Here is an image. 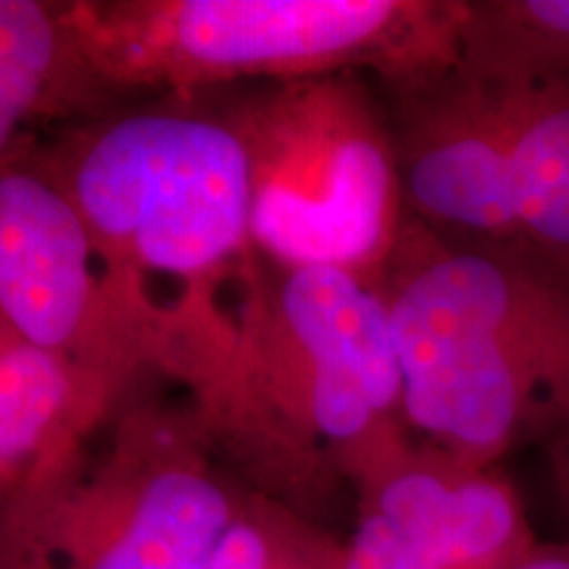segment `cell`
<instances>
[{
  "label": "cell",
  "mask_w": 569,
  "mask_h": 569,
  "mask_svg": "<svg viewBox=\"0 0 569 569\" xmlns=\"http://www.w3.org/2000/svg\"><path fill=\"white\" fill-rule=\"evenodd\" d=\"M359 517L340 569H515L538 536L515 482L409 446L356 482Z\"/></svg>",
  "instance_id": "cell-7"
},
{
  "label": "cell",
  "mask_w": 569,
  "mask_h": 569,
  "mask_svg": "<svg viewBox=\"0 0 569 569\" xmlns=\"http://www.w3.org/2000/svg\"><path fill=\"white\" fill-rule=\"evenodd\" d=\"M280 317L293 340L309 436L359 482L411 446L390 311L380 284L332 267L290 269Z\"/></svg>",
  "instance_id": "cell-6"
},
{
  "label": "cell",
  "mask_w": 569,
  "mask_h": 569,
  "mask_svg": "<svg viewBox=\"0 0 569 569\" xmlns=\"http://www.w3.org/2000/svg\"><path fill=\"white\" fill-rule=\"evenodd\" d=\"M240 134L253 243L288 272L332 267L380 284L407 203L393 132L367 92L340 74L293 82Z\"/></svg>",
  "instance_id": "cell-3"
},
{
  "label": "cell",
  "mask_w": 569,
  "mask_h": 569,
  "mask_svg": "<svg viewBox=\"0 0 569 569\" xmlns=\"http://www.w3.org/2000/svg\"><path fill=\"white\" fill-rule=\"evenodd\" d=\"M69 398L67 359L27 343L0 315V469L51 457Z\"/></svg>",
  "instance_id": "cell-12"
},
{
  "label": "cell",
  "mask_w": 569,
  "mask_h": 569,
  "mask_svg": "<svg viewBox=\"0 0 569 569\" xmlns=\"http://www.w3.org/2000/svg\"><path fill=\"white\" fill-rule=\"evenodd\" d=\"M17 488L19 482L0 478V569H24L17 525Z\"/></svg>",
  "instance_id": "cell-15"
},
{
  "label": "cell",
  "mask_w": 569,
  "mask_h": 569,
  "mask_svg": "<svg viewBox=\"0 0 569 569\" xmlns=\"http://www.w3.org/2000/svg\"><path fill=\"white\" fill-rule=\"evenodd\" d=\"M238 511L172 448L127 453L80 486L34 465L17 488L24 569H206Z\"/></svg>",
  "instance_id": "cell-5"
},
{
  "label": "cell",
  "mask_w": 569,
  "mask_h": 569,
  "mask_svg": "<svg viewBox=\"0 0 569 569\" xmlns=\"http://www.w3.org/2000/svg\"><path fill=\"white\" fill-rule=\"evenodd\" d=\"M98 253L130 272L196 282L251 240L243 134L184 113H138L84 148L63 184Z\"/></svg>",
  "instance_id": "cell-4"
},
{
  "label": "cell",
  "mask_w": 569,
  "mask_h": 569,
  "mask_svg": "<svg viewBox=\"0 0 569 569\" xmlns=\"http://www.w3.org/2000/svg\"><path fill=\"white\" fill-rule=\"evenodd\" d=\"M96 240L63 184L24 159L0 167V315L27 343L63 356L96 301Z\"/></svg>",
  "instance_id": "cell-8"
},
{
  "label": "cell",
  "mask_w": 569,
  "mask_h": 569,
  "mask_svg": "<svg viewBox=\"0 0 569 569\" xmlns=\"http://www.w3.org/2000/svg\"><path fill=\"white\" fill-rule=\"evenodd\" d=\"M403 422L427 448L498 467L569 417V284L509 253L440 240L407 211L380 277Z\"/></svg>",
  "instance_id": "cell-1"
},
{
  "label": "cell",
  "mask_w": 569,
  "mask_h": 569,
  "mask_svg": "<svg viewBox=\"0 0 569 569\" xmlns=\"http://www.w3.org/2000/svg\"><path fill=\"white\" fill-rule=\"evenodd\" d=\"M515 569H569V543L565 540H538L536 549Z\"/></svg>",
  "instance_id": "cell-16"
},
{
  "label": "cell",
  "mask_w": 569,
  "mask_h": 569,
  "mask_svg": "<svg viewBox=\"0 0 569 569\" xmlns=\"http://www.w3.org/2000/svg\"><path fill=\"white\" fill-rule=\"evenodd\" d=\"M457 63L519 88L569 74V0L465 3Z\"/></svg>",
  "instance_id": "cell-10"
},
{
  "label": "cell",
  "mask_w": 569,
  "mask_h": 569,
  "mask_svg": "<svg viewBox=\"0 0 569 569\" xmlns=\"http://www.w3.org/2000/svg\"><path fill=\"white\" fill-rule=\"evenodd\" d=\"M543 451V478L549 509L559 538L569 543V417L540 446Z\"/></svg>",
  "instance_id": "cell-14"
},
{
  "label": "cell",
  "mask_w": 569,
  "mask_h": 569,
  "mask_svg": "<svg viewBox=\"0 0 569 569\" xmlns=\"http://www.w3.org/2000/svg\"><path fill=\"white\" fill-rule=\"evenodd\" d=\"M71 42L69 19L51 6L0 0V167L17 159L24 127L53 96Z\"/></svg>",
  "instance_id": "cell-11"
},
{
  "label": "cell",
  "mask_w": 569,
  "mask_h": 569,
  "mask_svg": "<svg viewBox=\"0 0 569 569\" xmlns=\"http://www.w3.org/2000/svg\"><path fill=\"white\" fill-rule=\"evenodd\" d=\"M461 6L409 0H180L80 13L82 42L138 80L293 82L375 69L388 84L457 59Z\"/></svg>",
  "instance_id": "cell-2"
},
{
  "label": "cell",
  "mask_w": 569,
  "mask_h": 569,
  "mask_svg": "<svg viewBox=\"0 0 569 569\" xmlns=\"http://www.w3.org/2000/svg\"><path fill=\"white\" fill-rule=\"evenodd\" d=\"M509 193L517 259L569 284V74L515 84Z\"/></svg>",
  "instance_id": "cell-9"
},
{
  "label": "cell",
  "mask_w": 569,
  "mask_h": 569,
  "mask_svg": "<svg viewBox=\"0 0 569 569\" xmlns=\"http://www.w3.org/2000/svg\"><path fill=\"white\" fill-rule=\"evenodd\" d=\"M272 546V511L240 503L206 569H269Z\"/></svg>",
  "instance_id": "cell-13"
}]
</instances>
